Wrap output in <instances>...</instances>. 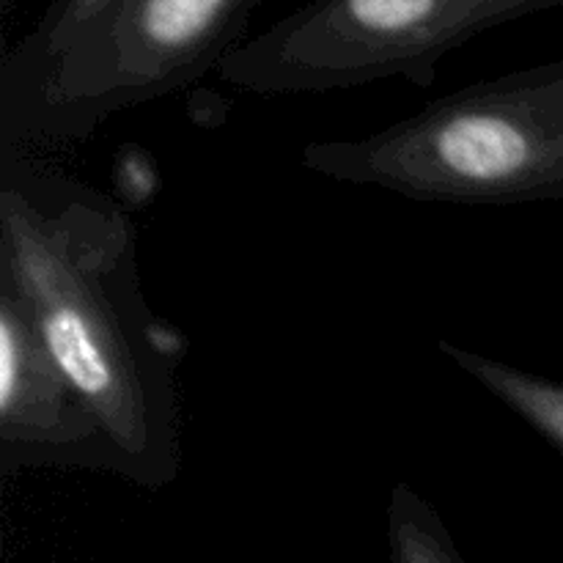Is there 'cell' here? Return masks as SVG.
Wrapping results in <instances>:
<instances>
[{"label":"cell","mask_w":563,"mask_h":563,"mask_svg":"<svg viewBox=\"0 0 563 563\" xmlns=\"http://www.w3.org/2000/svg\"><path fill=\"white\" fill-rule=\"evenodd\" d=\"M119 190L130 203H146L157 192V165L143 148H124L119 159Z\"/></svg>","instance_id":"cell-9"},{"label":"cell","mask_w":563,"mask_h":563,"mask_svg":"<svg viewBox=\"0 0 563 563\" xmlns=\"http://www.w3.org/2000/svg\"><path fill=\"white\" fill-rule=\"evenodd\" d=\"M264 0H121L31 82L0 93V146L80 141L218 69Z\"/></svg>","instance_id":"cell-3"},{"label":"cell","mask_w":563,"mask_h":563,"mask_svg":"<svg viewBox=\"0 0 563 563\" xmlns=\"http://www.w3.org/2000/svg\"><path fill=\"white\" fill-rule=\"evenodd\" d=\"M438 350L563 454V383L473 352L454 341L440 339Z\"/></svg>","instance_id":"cell-6"},{"label":"cell","mask_w":563,"mask_h":563,"mask_svg":"<svg viewBox=\"0 0 563 563\" xmlns=\"http://www.w3.org/2000/svg\"><path fill=\"white\" fill-rule=\"evenodd\" d=\"M563 0H308L218 66L240 91L286 97L405 77L432 86L462 44Z\"/></svg>","instance_id":"cell-4"},{"label":"cell","mask_w":563,"mask_h":563,"mask_svg":"<svg viewBox=\"0 0 563 563\" xmlns=\"http://www.w3.org/2000/svg\"><path fill=\"white\" fill-rule=\"evenodd\" d=\"M121 0H53L31 33L20 38L0 64V93H9L42 75L75 42H80Z\"/></svg>","instance_id":"cell-7"},{"label":"cell","mask_w":563,"mask_h":563,"mask_svg":"<svg viewBox=\"0 0 563 563\" xmlns=\"http://www.w3.org/2000/svg\"><path fill=\"white\" fill-rule=\"evenodd\" d=\"M16 3H20V0H0V11H3V14H11Z\"/></svg>","instance_id":"cell-10"},{"label":"cell","mask_w":563,"mask_h":563,"mask_svg":"<svg viewBox=\"0 0 563 563\" xmlns=\"http://www.w3.org/2000/svg\"><path fill=\"white\" fill-rule=\"evenodd\" d=\"M388 539L394 563H465L432 504L407 482L390 489Z\"/></svg>","instance_id":"cell-8"},{"label":"cell","mask_w":563,"mask_h":563,"mask_svg":"<svg viewBox=\"0 0 563 563\" xmlns=\"http://www.w3.org/2000/svg\"><path fill=\"white\" fill-rule=\"evenodd\" d=\"M113 473L97 418L44 350L20 295L0 280V471Z\"/></svg>","instance_id":"cell-5"},{"label":"cell","mask_w":563,"mask_h":563,"mask_svg":"<svg viewBox=\"0 0 563 563\" xmlns=\"http://www.w3.org/2000/svg\"><path fill=\"white\" fill-rule=\"evenodd\" d=\"M0 280L97 418L115 476L168 487L181 467L176 368L187 344L143 297L130 209L3 148Z\"/></svg>","instance_id":"cell-1"},{"label":"cell","mask_w":563,"mask_h":563,"mask_svg":"<svg viewBox=\"0 0 563 563\" xmlns=\"http://www.w3.org/2000/svg\"><path fill=\"white\" fill-rule=\"evenodd\" d=\"M324 179L460 207L563 198V60L473 82L410 119L344 141H311Z\"/></svg>","instance_id":"cell-2"}]
</instances>
